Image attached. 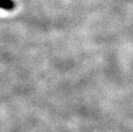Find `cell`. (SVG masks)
Wrapping results in <instances>:
<instances>
[{"mask_svg": "<svg viewBox=\"0 0 133 132\" xmlns=\"http://www.w3.org/2000/svg\"><path fill=\"white\" fill-rule=\"evenodd\" d=\"M16 3L14 0H0V8L6 10H12L15 9Z\"/></svg>", "mask_w": 133, "mask_h": 132, "instance_id": "cell-1", "label": "cell"}]
</instances>
